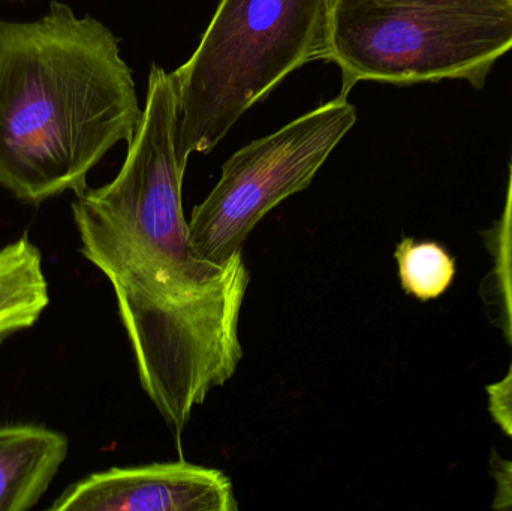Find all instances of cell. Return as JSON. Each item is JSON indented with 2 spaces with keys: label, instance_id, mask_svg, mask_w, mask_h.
I'll return each instance as SVG.
<instances>
[{
  "label": "cell",
  "instance_id": "52a82bcc",
  "mask_svg": "<svg viewBox=\"0 0 512 511\" xmlns=\"http://www.w3.org/2000/svg\"><path fill=\"white\" fill-rule=\"evenodd\" d=\"M68 450V438L44 426H0V511L33 509Z\"/></svg>",
  "mask_w": 512,
  "mask_h": 511
},
{
  "label": "cell",
  "instance_id": "277c9868",
  "mask_svg": "<svg viewBox=\"0 0 512 511\" xmlns=\"http://www.w3.org/2000/svg\"><path fill=\"white\" fill-rule=\"evenodd\" d=\"M512 50L508 0H333L327 60L358 81L460 80L483 87Z\"/></svg>",
  "mask_w": 512,
  "mask_h": 511
},
{
  "label": "cell",
  "instance_id": "4fadbf2b",
  "mask_svg": "<svg viewBox=\"0 0 512 511\" xmlns=\"http://www.w3.org/2000/svg\"><path fill=\"white\" fill-rule=\"evenodd\" d=\"M508 2H511V3H512V0H508Z\"/></svg>",
  "mask_w": 512,
  "mask_h": 511
},
{
  "label": "cell",
  "instance_id": "9c48e42d",
  "mask_svg": "<svg viewBox=\"0 0 512 511\" xmlns=\"http://www.w3.org/2000/svg\"><path fill=\"white\" fill-rule=\"evenodd\" d=\"M394 258L403 290L421 302L447 293L456 278V261L436 242H417L405 237L397 245Z\"/></svg>",
  "mask_w": 512,
  "mask_h": 511
},
{
  "label": "cell",
  "instance_id": "7c38bea8",
  "mask_svg": "<svg viewBox=\"0 0 512 511\" xmlns=\"http://www.w3.org/2000/svg\"><path fill=\"white\" fill-rule=\"evenodd\" d=\"M495 494L492 507L498 511H512V459L493 455L490 462Z\"/></svg>",
  "mask_w": 512,
  "mask_h": 511
},
{
  "label": "cell",
  "instance_id": "8992f818",
  "mask_svg": "<svg viewBox=\"0 0 512 511\" xmlns=\"http://www.w3.org/2000/svg\"><path fill=\"white\" fill-rule=\"evenodd\" d=\"M54 511H237L227 474L189 462L111 468L75 483Z\"/></svg>",
  "mask_w": 512,
  "mask_h": 511
},
{
  "label": "cell",
  "instance_id": "7a4b0ae2",
  "mask_svg": "<svg viewBox=\"0 0 512 511\" xmlns=\"http://www.w3.org/2000/svg\"><path fill=\"white\" fill-rule=\"evenodd\" d=\"M141 117L132 71L101 21L53 2L39 20L0 23V185L18 200L83 194Z\"/></svg>",
  "mask_w": 512,
  "mask_h": 511
},
{
  "label": "cell",
  "instance_id": "30bf717a",
  "mask_svg": "<svg viewBox=\"0 0 512 511\" xmlns=\"http://www.w3.org/2000/svg\"><path fill=\"white\" fill-rule=\"evenodd\" d=\"M493 261H495L493 275H495L502 323H504L508 344L512 348V158L510 171H508L504 210L496 227L495 242H493Z\"/></svg>",
  "mask_w": 512,
  "mask_h": 511
},
{
  "label": "cell",
  "instance_id": "5b68a950",
  "mask_svg": "<svg viewBox=\"0 0 512 511\" xmlns=\"http://www.w3.org/2000/svg\"><path fill=\"white\" fill-rule=\"evenodd\" d=\"M357 122L346 96L292 120L234 153L218 185L192 210L189 234L204 260L227 263L283 200L309 188L334 147Z\"/></svg>",
  "mask_w": 512,
  "mask_h": 511
},
{
  "label": "cell",
  "instance_id": "ba28073f",
  "mask_svg": "<svg viewBox=\"0 0 512 511\" xmlns=\"http://www.w3.org/2000/svg\"><path fill=\"white\" fill-rule=\"evenodd\" d=\"M48 303L41 251L29 237L0 249V339L32 327Z\"/></svg>",
  "mask_w": 512,
  "mask_h": 511
},
{
  "label": "cell",
  "instance_id": "6da1fadb",
  "mask_svg": "<svg viewBox=\"0 0 512 511\" xmlns=\"http://www.w3.org/2000/svg\"><path fill=\"white\" fill-rule=\"evenodd\" d=\"M176 131L173 77L153 65L146 108L119 174L77 195L72 213L81 254L116 294L141 386L180 438L195 408L239 368L251 275L243 252L215 263L195 251Z\"/></svg>",
  "mask_w": 512,
  "mask_h": 511
},
{
  "label": "cell",
  "instance_id": "3957f363",
  "mask_svg": "<svg viewBox=\"0 0 512 511\" xmlns=\"http://www.w3.org/2000/svg\"><path fill=\"white\" fill-rule=\"evenodd\" d=\"M333 0H221L191 59L173 77L176 155L188 165L313 60H327Z\"/></svg>",
  "mask_w": 512,
  "mask_h": 511
},
{
  "label": "cell",
  "instance_id": "8fae6325",
  "mask_svg": "<svg viewBox=\"0 0 512 511\" xmlns=\"http://www.w3.org/2000/svg\"><path fill=\"white\" fill-rule=\"evenodd\" d=\"M486 393L490 416L512 440V365L501 380L487 386Z\"/></svg>",
  "mask_w": 512,
  "mask_h": 511
}]
</instances>
